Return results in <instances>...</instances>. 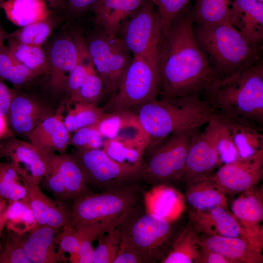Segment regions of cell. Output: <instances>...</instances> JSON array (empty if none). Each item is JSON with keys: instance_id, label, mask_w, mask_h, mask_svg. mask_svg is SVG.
<instances>
[{"instance_id": "39", "label": "cell", "mask_w": 263, "mask_h": 263, "mask_svg": "<svg viewBox=\"0 0 263 263\" xmlns=\"http://www.w3.org/2000/svg\"><path fill=\"white\" fill-rule=\"evenodd\" d=\"M26 188L21 177L10 163L0 161V195L9 202L24 201Z\"/></svg>"}, {"instance_id": "17", "label": "cell", "mask_w": 263, "mask_h": 263, "mask_svg": "<svg viewBox=\"0 0 263 263\" xmlns=\"http://www.w3.org/2000/svg\"><path fill=\"white\" fill-rule=\"evenodd\" d=\"M82 56L77 44L69 36L61 37L53 42L47 55L49 84L53 91H65L68 75Z\"/></svg>"}, {"instance_id": "36", "label": "cell", "mask_w": 263, "mask_h": 263, "mask_svg": "<svg viewBox=\"0 0 263 263\" xmlns=\"http://www.w3.org/2000/svg\"><path fill=\"white\" fill-rule=\"evenodd\" d=\"M7 38V47L17 60L39 75L48 73V56L41 46L27 45L11 38Z\"/></svg>"}, {"instance_id": "16", "label": "cell", "mask_w": 263, "mask_h": 263, "mask_svg": "<svg viewBox=\"0 0 263 263\" xmlns=\"http://www.w3.org/2000/svg\"><path fill=\"white\" fill-rule=\"evenodd\" d=\"M26 188L25 202L31 209L35 226H49L61 228L71 223L72 207L65 204L55 202L44 194L39 185L22 178Z\"/></svg>"}, {"instance_id": "9", "label": "cell", "mask_w": 263, "mask_h": 263, "mask_svg": "<svg viewBox=\"0 0 263 263\" xmlns=\"http://www.w3.org/2000/svg\"><path fill=\"white\" fill-rule=\"evenodd\" d=\"M86 51L103 82L104 95L109 99L117 91L133 56L117 37L97 25L87 40Z\"/></svg>"}, {"instance_id": "41", "label": "cell", "mask_w": 263, "mask_h": 263, "mask_svg": "<svg viewBox=\"0 0 263 263\" xmlns=\"http://www.w3.org/2000/svg\"><path fill=\"white\" fill-rule=\"evenodd\" d=\"M82 240L79 231L70 223L64 226L56 238L57 253L63 262L78 263L77 254Z\"/></svg>"}, {"instance_id": "4", "label": "cell", "mask_w": 263, "mask_h": 263, "mask_svg": "<svg viewBox=\"0 0 263 263\" xmlns=\"http://www.w3.org/2000/svg\"><path fill=\"white\" fill-rule=\"evenodd\" d=\"M131 111L148 137L149 147L173 132L199 129L214 114L209 106L197 97L156 99Z\"/></svg>"}, {"instance_id": "25", "label": "cell", "mask_w": 263, "mask_h": 263, "mask_svg": "<svg viewBox=\"0 0 263 263\" xmlns=\"http://www.w3.org/2000/svg\"><path fill=\"white\" fill-rule=\"evenodd\" d=\"M61 228L35 226L25 237L21 236L23 249L31 263L63 262L57 253L56 244L57 236Z\"/></svg>"}, {"instance_id": "5", "label": "cell", "mask_w": 263, "mask_h": 263, "mask_svg": "<svg viewBox=\"0 0 263 263\" xmlns=\"http://www.w3.org/2000/svg\"><path fill=\"white\" fill-rule=\"evenodd\" d=\"M194 32L217 77L239 72L259 60L260 50L248 43L230 22L197 25Z\"/></svg>"}, {"instance_id": "37", "label": "cell", "mask_w": 263, "mask_h": 263, "mask_svg": "<svg viewBox=\"0 0 263 263\" xmlns=\"http://www.w3.org/2000/svg\"><path fill=\"white\" fill-rule=\"evenodd\" d=\"M70 103V102H69ZM67 113L63 121L70 133L74 132L82 128L96 124L105 113L103 108L90 103H70Z\"/></svg>"}, {"instance_id": "14", "label": "cell", "mask_w": 263, "mask_h": 263, "mask_svg": "<svg viewBox=\"0 0 263 263\" xmlns=\"http://www.w3.org/2000/svg\"><path fill=\"white\" fill-rule=\"evenodd\" d=\"M231 213L245 239L257 247H263V188L253 187L242 193L231 205Z\"/></svg>"}, {"instance_id": "53", "label": "cell", "mask_w": 263, "mask_h": 263, "mask_svg": "<svg viewBox=\"0 0 263 263\" xmlns=\"http://www.w3.org/2000/svg\"><path fill=\"white\" fill-rule=\"evenodd\" d=\"M7 207V200L0 195V216L5 212Z\"/></svg>"}, {"instance_id": "30", "label": "cell", "mask_w": 263, "mask_h": 263, "mask_svg": "<svg viewBox=\"0 0 263 263\" xmlns=\"http://www.w3.org/2000/svg\"><path fill=\"white\" fill-rule=\"evenodd\" d=\"M96 126L104 139L126 138L146 134L132 111L105 113Z\"/></svg>"}, {"instance_id": "22", "label": "cell", "mask_w": 263, "mask_h": 263, "mask_svg": "<svg viewBox=\"0 0 263 263\" xmlns=\"http://www.w3.org/2000/svg\"><path fill=\"white\" fill-rule=\"evenodd\" d=\"M188 217L190 225L198 234L241 237L246 240L237 220L225 207H220L204 211L190 210Z\"/></svg>"}, {"instance_id": "21", "label": "cell", "mask_w": 263, "mask_h": 263, "mask_svg": "<svg viewBox=\"0 0 263 263\" xmlns=\"http://www.w3.org/2000/svg\"><path fill=\"white\" fill-rule=\"evenodd\" d=\"M64 104L41 122L28 136L31 143L47 153H65L69 146L71 135L64 123Z\"/></svg>"}, {"instance_id": "1", "label": "cell", "mask_w": 263, "mask_h": 263, "mask_svg": "<svg viewBox=\"0 0 263 263\" xmlns=\"http://www.w3.org/2000/svg\"><path fill=\"white\" fill-rule=\"evenodd\" d=\"M187 7L163 30L159 52L157 99L201 95L216 76L195 38Z\"/></svg>"}, {"instance_id": "10", "label": "cell", "mask_w": 263, "mask_h": 263, "mask_svg": "<svg viewBox=\"0 0 263 263\" xmlns=\"http://www.w3.org/2000/svg\"><path fill=\"white\" fill-rule=\"evenodd\" d=\"M158 93L156 72L143 58L133 56L117 91L103 109L106 113L131 111L157 99Z\"/></svg>"}, {"instance_id": "29", "label": "cell", "mask_w": 263, "mask_h": 263, "mask_svg": "<svg viewBox=\"0 0 263 263\" xmlns=\"http://www.w3.org/2000/svg\"><path fill=\"white\" fill-rule=\"evenodd\" d=\"M216 115L225 125L237 150L239 159H247L263 154L262 131L245 123Z\"/></svg>"}, {"instance_id": "15", "label": "cell", "mask_w": 263, "mask_h": 263, "mask_svg": "<svg viewBox=\"0 0 263 263\" xmlns=\"http://www.w3.org/2000/svg\"><path fill=\"white\" fill-rule=\"evenodd\" d=\"M222 165L218 152L203 131L191 145L177 182L186 186L202 180Z\"/></svg>"}, {"instance_id": "34", "label": "cell", "mask_w": 263, "mask_h": 263, "mask_svg": "<svg viewBox=\"0 0 263 263\" xmlns=\"http://www.w3.org/2000/svg\"><path fill=\"white\" fill-rule=\"evenodd\" d=\"M206 124L204 132L216 150L222 165L239 159L236 148L224 122L214 114Z\"/></svg>"}, {"instance_id": "24", "label": "cell", "mask_w": 263, "mask_h": 263, "mask_svg": "<svg viewBox=\"0 0 263 263\" xmlns=\"http://www.w3.org/2000/svg\"><path fill=\"white\" fill-rule=\"evenodd\" d=\"M201 245L216 251L233 263H263L262 250L241 237L199 235Z\"/></svg>"}, {"instance_id": "44", "label": "cell", "mask_w": 263, "mask_h": 263, "mask_svg": "<svg viewBox=\"0 0 263 263\" xmlns=\"http://www.w3.org/2000/svg\"><path fill=\"white\" fill-rule=\"evenodd\" d=\"M2 242L0 263H31L23 249L21 235L8 230Z\"/></svg>"}, {"instance_id": "6", "label": "cell", "mask_w": 263, "mask_h": 263, "mask_svg": "<svg viewBox=\"0 0 263 263\" xmlns=\"http://www.w3.org/2000/svg\"><path fill=\"white\" fill-rule=\"evenodd\" d=\"M174 222L147 212L141 204L116 227L121 235L122 246L137 253L144 263H156L166 256L179 231Z\"/></svg>"}, {"instance_id": "47", "label": "cell", "mask_w": 263, "mask_h": 263, "mask_svg": "<svg viewBox=\"0 0 263 263\" xmlns=\"http://www.w3.org/2000/svg\"><path fill=\"white\" fill-rule=\"evenodd\" d=\"M82 236V240L77 254L78 263H94V249L92 246L94 240Z\"/></svg>"}, {"instance_id": "42", "label": "cell", "mask_w": 263, "mask_h": 263, "mask_svg": "<svg viewBox=\"0 0 263 263\" xmlns=\"http://www.w3.org/2000/svg\"><path fill=\"white\" fill-rule=\"evenodd\" d=\"M53 25L49 19L24 26L8 35L7 37L27 45L41 46L51 34Z\"/></svg>"}, {"instance_id": "20", "label": "cell", "mask_w": 263, "mask_h": 263, "mask_svg": "<svg viewBox=\"0 0 263 263\" xmlns=\"http://www.w3.org/2000/svg\"><path fill=\"white\" fill-rule=\"evenodd\" d=\"M230 23L250 44L261 50L263 39V2L232 0Z\"/></svg>"}, {"instance_id": "35", "label": "cell", "mask_w": 263, "mask_h": 263, "mask_svg": "<svg viewBox=\"0 0 263 263\" xmlns=\"http://www.w3.org/2000/svg\"><path fill=\"white\" fill-rule=\"evenodd\" d=\"M232 0H196L191 14L197 25L230 22Z\"/></svg>"}, {"instance_id": "19", "label": "cell", "mask_w": 263, "mask_h": 263, "mask_svg": "<svg viewBox=\"0 0 263 263\" xmlns=\"http://www.w3.org/2000/svg\"><path fill=\"white\" fill-rule=\"evenodd\" d=\"M83 56L68 75L65 92L69 102L96 104L104 96L103 82L90 61L85 64Z\"/></svg>"}, {"instance_id": "57", "label": "cell", "mask_w": 263, "mask_h": 263, "mask_svg": "<svg viewBox=\"0 0 263 263\" xmlns=\"http://www.w3.org/2000/svg\"><path fill=\"white\" fill-rule=\"evenodd\" d=\"M6 0H0V8L1 7V5L2 4V3Z\"/></svg>"}, {"instance_id": "55", "label": "cell", "mask_w": 263, "mask_h": 263, "mask_svg": "<svg viewBox=\"0 0 263 263\" xmlns=\"http://www.w3.org/2000/svg\"><path fill=\"white\" fill-rule=\"evenodd\" d=\"M3 214L2 215L0 216V231L6 223Z\"/></svg>"}, {"instance_id": "8", "label": "cell", "mask_w": 263, "mask_h": 263, "mask_svg": "<svg viewBox=\"0 0 263 263\" xmlns=\"http://www.w3.org/2000/svg\"><path fill=\"white\" fill-rule=\"evenodd\" d=\"M163 30L153 3L150 0H144L126 20L117 36L126 50L133 56L143 58L157 75Z\"/></svg>"}, {"instance_id": "13", "label": "cell", "mask_w": 263, "mask_h": 263, "mask_svg": "<svg viewBox=\"0 0 263 263\" xmlns=\"http://www.w3.org/2000/svg\"><path fill=\"white\" fill-rule=\"evenodd\" d=\"M263 175V154L225 164L209 177L225 195L242 193L255 187Z\"/></svg>"}, {"instance_id": "43", "label": "cell", "mask_w": 263, "mask_h": 263, "mask_svg": "<svg viewBox=\"0 0 263 263\" xmlns=\"http://www.w3.org/2000/svg\"><path fill=\"white\" fill-rule=\"evenodd\" d=\"M98 244L94 249V263H113L120 250L122 239L116 227L98 238Z\"/></svg>"}, {"instance_id": "45", "label": "cell", "mask_w": 263, "mask_h": 263, "mask_svg": "<svg viewBox=\"0 0 263 263\" xmlns=\"http://www.w3.org/2000/svg\"><path fill=\"white\" fill-rule=\"evenodd\" d=\"M96 124L82 128L73 132L69 145L73 146L75 150L103 149L105 139Z\"/></svg>"}, {"instance_id": "38", "label": "cell", "mask_w": 263, "mask_h": 263, "mask_svg": "<svg viewBox=\"0 0 263 263\" xmlns=\"http://www.w3.org/2000/svg\"><path fill=\"white\" fill-rule=\"evenodd\" d=\"M39 75L17 60L7 46L0 49V80L15 85L26 84Z\"/></svg>"}, {"instance_id": "33", "label": "cell", "mask_w": 263, "mask_h": 263, "mask_svg": "<svg viewBox=\"0 0 263 263\" xmlns=\"http://www.w3.org/2000/svg\"><path fill=\"white\" fill-rule=\"evenodd\" d=\"M199 234L190 225L179 231L161 263H199Z\"/></svg>"}, {"instance_id": "54", "label": "cell", "mask_w": 263, "mask_h": 263, "mask_svg": "<svg viewBox=\"0 0 263 263\" xmlns=\"http://www.w3.org/2000/svg\"><path fill=\"white\" fill-rule=\"evenodd\" d=\"M7 35L0 25V49L4 46V42L7 38Z\"/></svg>"}, {"instance_id": "3", "label": "cell", "mask_w": 263, "mask_h": 263, "mask_svg": "<svg viewBox=\"0 0 263 263\" xmlns=\"http://www.w3.org/2000/svg\"><path fill=\"white\" fill-rule=\"evenodd\" d=\"M136 184L93 192L75 198L72 207V224L94 241L114 228L132 210L143 202Z\"/></svg>"}, {"instance_id": "26", "label": "cell", "mask_w": 263, "mask_h": 263, "mask_svg": "<svg viewBox=\"0 0 263 263\" xmlns=\"http://www.w3.org/2000/svg\"><path fill=\"white\" fill-rule=\"evenodd\" d=\"M143 201L147 212L170 221H175L185 207L184 197L169 184L152 186L144 193Z\"/></svg>"}, {"instance_id": "50", "label": "cell", "mask_w": 263, "mask_h": 263, "mask_svg": "<svg viewBox=\"0 0 263 263\" xmlns=\"http://www.w3.org/2000/svg\"><path fill=\"white\" fill-rule=\"evenodd\" d=\"M113 263H144V261L135 252L121 245Z\"/></svg>"}, {"instance_id": "32", "label": "cell", "mask_w": 263, "mask_h": 263, "mask_svg": "<svg viewBox=\"0 0 263 263\" xmlns=\"http://www.w3.org/2000/svg\"><path fill=\"white\" fill-rule=\"evenodd\" d=\"M0 8L9 21L20 27L45 20L50 15L44 0H6Z\"/></svg>"}, {"instance_id": "12", "label": "cell", "mask_w": 263, "mask_h": 263, "mask_svg": "<svg viewBox=\"0 0 263 263\" xmlns=\"http://www.w3.org/2000/svg\"><path fill=\"white\" fill-rule=\"evenodd\" d=\"M49 155L14 135L0 141V158L11 164L22 178L39 185L51 169Z\"/></svg>"}, {"instance_id": "51", "label": "cell", "mask_w": 263, "mask_h": 263, "mask_svg": "<svg viewBox=\"0 0 263 263\" xmlns=\"http://www.w3.org/2000/svg\"><path fill=\"white\" fill-rule=\"evenodd\" d=\"M15 93L0 80V112L6 116Z\"/></svg>"}, {"instance_id": "2", "label": "cell", "mask_w": 263, "mask_h": 263, "mask_svg": "<svg viewBox=\"0 0 263 263\" xmlns=\"http://www.w3.org/2000/svg\"><path fill=\"white\" fill-rule=\"evenodd\" d=\"M224 77L216 76L201 96L218 116L253 126L263 131V65Z\"/></svg>"}, {"instance_id": "40", "label": "cell", "mask_w": 263, "mask_h": 263, "mask_svg": "<svg viewBox=\"0 0 263 263\" xmlns=\"http://www.w3.org/2000/svg\"><path fill=\"white\" fill-rule=\"evenodd\" d=\"M4 213V217L7 223L8 230L21 235L27 230H30L36 225L33 213L27 205L23 201L10 202Z\"/></svg>"}, {"instance_id": "28", "label": "cell", "mask_w": 263, "mask_h": 263, "mask_svg": "<svg viewBox=\"0 0 263 263\" xmlns=\"http://www.w3.org/2000/svg\"><path fill=\"white\" fill-rule=\"evenodd\" d=\"M150 142L146 134L105 139L103 150L114 161L127 166L139 169Z\"/></svg>"}, {"instance_id": "46", "label": "cell", "mask_w": 263, "mask_h": 263, "mask_svg": "<svg viewBox=\"0 0 263 263\" xmlns=\"http://www.w3.org/2000/svg\"><path fill=\"white\" fill-rule=\"evenodd\" d=\"M161 20L163 29L185 10L190 0H150Z\"/></svg>"}, {"instance_id": "18", "label": "cell", "mask_w": 263, "mask_h": 263, "mask_svg": "<svg viewBox=\"0 0 263 263\" xmlns=\"http://www.w3.org/2000/svg\"><path fill=\"white\" fill-rule=\"evenodd\" d=\"M54 113L45 105L31 97L15 93L7 118L10 131L14 134L25 135L43 120Z\"/></svg>"}, {"instance_id": "11", "label": "cell", "mask_w": 263, "mask_h": 263, "mask_svg": "<svg viewBox=\"0 0 263 263\" xmlns=\"http://www.w3.org/2000/svg\"><path fill=\"white\" fill-rule=\"evenodd\" d=\"M78 163L89 187L99 191L136 184L139 169L120 164L103 149L75 150L72 153Z\"/></svg>"}, {"instance_id": "23", "label": "cell", "mask_w": 263, "mask_h": 263, "mask_svg": "<svg viewBox=\"0 0 263 263\" xmlns=\"http://www.w3.org/2000/svg\"><path fill=\"white\" fill-rule=\"evenodd\" d=\"M49 173L65 188L70 200L94 192L73 154L50 153Z\"/></svg>"}, {"instance_id": "7", "label": "cell", "mask_w": 263, "mask_h": 263, "mask_svg": "<svg viewBox=\"0 0 263 263\" xmlns=\"http://www.w3.org/2000/svg\"><path fill=\"white\" fill-rule=\"evenodd\" d=\"M199 132V129L176 132L148 147L139 170L140 181L151 186L177 183Z\"/></svg>"}, {"instance_id": "27", "label": "cell", "mask_w": 263, "mask_h": 263, "mask_svg": "<svg viewBox=\"0 0 263 263\" xmlns=\"http://www.w3.org/2000/svg\"><path fill=\"white\" fill-rule=\"evenodd\" d=\"M144 0H99L92 9L96 25L117 37L128 18Z\"/></svg>"}, {"instance_id": "56", "label": "cell", "mask_w": 263, "mask_h": 263, "mask_svg": "<svg viewBox=\"0 0 263 263\" xmlns=\"http://www.w3.org/2000/svg\"><path fill=\"white\" fill-rule=\"evenodd\" d=\"M1 248H2V242H1V241L0 240V253L1 250Z\"/></svg>"}, {"instance_id": "52", "label": "cell", "mask_w": 263, "mask_h": 263, "mask_svg": "<svg viewBox=\"0 0 263 263\" xmlns=\"http://www.w3.org/2000/svg\"><path fill=\"white\" fill-rule=\"evenodd\" d=\"M12 135L7 116L0 112V141Z\"/></svg>"}, {"instance_id": "48", "label": "cell", "mask_w": 263, "mask_h": 263, "mask_svg": "<svg viewBox=\"0 0 263 263\" xmlns=\"http://www.w3.org/2000/svg\"><path fill=\"white\" fill-rule=\"evenodd\" d=\"M199 263H233V262L221 254L200 245Z\"/></svg>"}, {"instance_id": "49", "label": "cell", "mask_w": 263, "mask_h": 263, "mask_svg": "<svg viewBox=\"0 0 263 263\" xmlns=\"http://www.w3.org/2000/svg\"><path fill=\"white\" fill-rule=\"evenodd\" d=\"M99 0H67L70 11L75 15H80L92 10Z\"/></svg>"}, {"instance_id": "31", "label": "cell", "mask_w": 263, "mask_h": 263, "mask_svg": "<svg viewBox=\"0 0 263 263\" xmlns=\"http://www.w3.org/2000/svg\"><path fill=\"white\" fill-rule=\"evenodd\" d=\"M185 201L195 211H207L217 207L228 209L226 195L217 188L209 176L187 186Z\"/></svg>"}]
</instances>
